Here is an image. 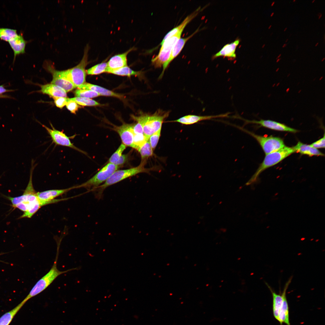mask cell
<instances>
[{
    "mask_svg": "<svg viewBox=\"0 0 325 325\" xmlns=\"http://www.w3.org/2000/svg\"><path fill=\"white\" fill-rule=\"evenodd\" d=\"M34 161L32 159L29 181L23 194L16 197H7L11 201L13 207L23 212L19 218H31L42 207L32 184V173L36 166Z\"/></svg>",
    "mask_w": 325,
    "mask_h": 325,
    "instance_id": "obj_1",
    "label": "cell"
},
{
    "mask_svg": "<svg viewBox=\"0 0 325 325\" xmlns=\"http://www.w3.org/2000/svg\"><path fill=\"white\" fill-rule=\"evenodd\" d=\"M146 161H141L138 166L124 170H116L103 184L91 191L96 192V197L100 198L104 190L110 186L116 184L129 177L142 172L149 173L151 169L144 167Z\"/></svg>",
    "mask_w": 325,
    "mask_h": 325,
    "instance_id": "obj_2",
    "label": "cell"
},
{
    "mask_svg": "<svg viewBox=\"0 0 325 325\" xmlns=\"http://www.w3.org/2000/svg\"><path fill=\"white\" fill-rule=\"evenodd\" d=\"M60 246H57V253L55 260L51 268L45 275L40 279L33 286L29 294L22 301L25 303L31 298L37 295L46 289L60 275L71 271L77 269L74 268L65 271H59L57 268V261Z\"/></svg>",
    "mask_w": 325,
    "mask_h": 325,
    "instance_id": "obj_3",
    "label": "cell"
},
{
    "mask_svg": "<svg viewBox=\"0 0 325 325\" xmlns=\"http://www.w3.org/2000/svg\"><path fill=\"white\" fill-rule=\"evenodd\" d=\"M295 152L292 147L285 146L278 150L265 155L263 161L246 184L248 185L255 182L263 171L277 164Z\"/></svg>",
    "mask_w": 325,
    "mask_h": 325,
    "instance_id": "obj_4",
    "label": "cell"
},
{
    "mask_svg": "<svg viewBox=\"0 0 325 325\" xmlns=\"http://www.w3.org/2000/svg\"><path fill=\"white\" fill-rule=\"evenodd\" d=\"M89 46L85 48L83 56L81 61L76 66L66 70L61 71L66 79L78 88L85 82L86 72L85 68L88 63V53Z\"/></svg>",
    "mask_w": 325,
    "mask_h": 325,
    "instance_id": "obj_5",
    "label": "cell"
},
{
    "mask_svg": "<svg viewBox=\"0 0 325 325\" xmlns=\"http://www.w3.org/2000/svg\"><path fill=\"white\" fill-rule=\"evenodd\" d=\"M169 111L158 110L153 114L141 116L143 123L144 134L149 139L153 133L162 128L163 121L168 117Z\"/></svg>",
    "mask_w": 325,
    "mask_h": 325,
    "instance_id": "obj_6",
    "label": "cell"
},
{
    "mask_svg": "<svg viewBox=\"0 0 325 325\" xmlns=\"http://www.w3.org/2000/svg\"><path fill=\"white\" fill-rule=\"evenodd\" d=\"M236 127L254 138L259 144L265 155L278 150L285 146L283 140L280 138L260 135L242 127L237 126Z\"/></svg>",
    "mask_w": 325,
    "mask_h": 325,
    "instance_id": "obj_7",
    "label": "cell"
},
{
    "mask_svg": "<svg viewBox=\"0 0 325 325\" xmlns=\"http://www.w3.org/2000/svg\"><path fill=\"white\" fill-rule=\"evenodd\" d=\"M119 167L108 163L93 176L85 182L74 186V188L84 187L88 189L89 191H91L104 183Z\"/></svg>",
    "mask_w": 325,
    "mask_h": 325,
    "instance_id": "obj_8",
    "label": "cell"
},
{
    "mask_svg": "<svg viewBox=\"0 0 325 325\" xmlns=\"http://www.w3.org/2000/svg\"><path fill=\"white\" fill-rule=\"evenodd\" d=\"M181 34H178L161 42V48L158 54L152 60V64L156 68L161 67L169 60L173 48Z\"/></svg>",
    "mask_w": 325,
    "mask_h": 325,
    "instance_id": "obj_9",
    "label": "cell"
},
{
    "mask_svg": "<svg viewBox=\"0 0 325 325\" xmlns=\"http://www.w3.org/2000/svg\"><path fill=\"white\" fill-rule=\"evenodd\" d=\"M42 125L50 135L52 143L55 145L69 147L86 154V153L85 152L76 147L71 142L70 139L75 137L76 135L68 137L63 132L55 129L51 124L52 129L44 125Z\"/></svg>",
    "mask_w": 325,
    "mask_h": 325,
    "instance_id": "obj_10",
    "label": "cell"
},
{
    "mask_svg": "<svg viewBox=\"0 0 325 325\" xmlns=\"http://www.w3.org/2000/svg\"><path fill=\"white\" fill-rule=\"evenodd\" d=\"M44 67L52 75L53 79L51 84L61 88L66 92L70 91L75 88L72 83L64 77L61 71L56 70L50 61H45L44 64Z\"/></svg>",
    "mask_w": 325,
    "mask_h": 325,
    "instance_id": "obj_11",
    "label": "cell"
},
{
    "mask_svg": "<svg viewBox=\"0 0 325 325\" xmlns=\"http://www.w3.org/2000/svg\"><path fill=\"white\" fill-rule=\"evenodd\" d=\"M237 118L243 120L245 125L248 124H256L259 125L260 126L273 130L293 133H296L299 132L297 130L289 127L284 124L270 120L262 119L259 121L250 120L245 119L238 116Z\"/></svg>",
    "mask_w": 325,
    "mask_h": 325,
    "instance_id": "obj_12",
    "label": "cell"
},
{
    "mask_svg": "<svg viewBox=\"0 0 325 325\" xmlns=\"http://www.w3.org/2000/svg\"><path fill=\"white\" fill-rule=\"evenodd\" d=\"M73 187L62 189L51 190L37 193V195L42 206L60 201L54 199L73 189Z\"/></svg>",
    "mask_w": 325,
    "mask_h": 325,
    "instance_id": "obj_13",
    "label": "cell"
},
{
    "mask_svg": "<svg viewBox=\"0 0 325 325\" xmlns=\"http://www.w3.org/2000/svg\"><path fill=\"white\" fill-rule=\"evenodd\" d=\"M135 48H131L125 52L115 55L110 58L107 63V67L106 72L116 70L127 66V57L128 54Z\"/></svg>",
    "mask_w": 325,
    "mask_h": 325,
    "instance_id": "obj_14",
    "label": "cell"
},
{
    "mask_svg": "<svg viewBox=\"0 0 325 325\" xmlns=\"http://www.w3.org/2000/svg\"><path fill=\"white\" fill-rule=\"evenodd\" d=\"M133 125L134 124H124L116 129L122 144L126 146L132 147L134 136Z\"/></svg>",
    "mask_w": 325,
    "mask_h": 325,
    "instance_id": "obj_15",
    "label": "cell"
},
{
    "mask_svg": "<svg viewBox=\"0 0 325 325\" xmlns=\"http://www.w3.org/2000/svg\"><path fill=\"white\" fill-rule=\"evenodd\" d=\"M292 279V277H291L286 282L282 294L283 297V302L279 311L278 319V321L281 325L284 323L287 325H290L289 318V308L286 294L287 289L291 282Z\"/></svg>",
    "mask_w": 325,
    "mask_h": 325,
    "instance_id": "obj_16",
    "label": "cell"
},
{
    "mask_svg": "<svg viewBox=\"0 0 325 325\" xmlns=\"http://www.w3.org/2000/svg\"><path fill=\"white\" fill-rule=\"evenodd\" d=\"M229 114V113H227L217 115L205 116L189 115L183 116L176 120L170 122H178L183 124L189 125L202 121L210 120L217 118L228 117Z\"/></svg>",
    "mask_w": 325,
    "mask_h": 325,
    "instance_id": "obj_17",
    "label": "cell"
},
{
    "mask_svg": "<svg viewBox=\"0 0 325 325\" xmlns=\"http://www.w3.org/2000/svg\"><path fill=\"white\" fill-rule=\"evenodd\" d=\"M198 31V29L188 37L185 38H180L178 40L173 48L169 60L163 66L162 71L159 77V79L162 77L166 69L170 62L180 53L186 42Z\"/></svg>",
    "mask_w": 325,
    "mask_h": 325,
    "instance_id": "obj_18",
    "label": "cell"
},
{
    "mask_svg": "<svg viewBox=\"0 0 325 325\" xmlns=\"http://www.w3.org/2000/svg\"><path fill=\"white\" fill-rule=\"evenodd\" d=\"M14 54L13 63L17 56L24 53L27 42L21 34H18L8 42Z\"/></svg>",
    "mask_w": 325,
    "mask_h": 325,
    "instance_id": "obj_19",
    "label": "cell"
},
{
    "mask_svg": "<svg viewBox=\"0 0 325 325\" xmlns=\"http://www.w3.org/2000/svg\"><path fill=\"white\" fill-rule=\"evenodd\" d=\"M240 42V40L237 39L231 43L226 44L218 52L212 56V59H214L221 56L230 59H235L236 57V49Z\"/></svg>",
    "mask_w": 325,
    "mask_h": 325,
    "instance_id": "obj_20",
    "label": "cell"
},
{
    "mask_svg": "<svg viewBox=\"0 0 325 325\" xmlns=\"http://www.w3.org/2000/svg\"><path fill=\"white\" fill-rule=\"evenodd\" d=\"M202 10V9H201V7H199L192 13L188 15L180 25L174 28L167 33L163 38L162 42H163L167 39L178 34H181L183 29L187 24L196 17Z\"/></svg>",
    "mask_w": 325,
    "mask_h": 325,
    "instance_id": "obj_21",
    "label": "cell"
},
{
    "mask_svg": "<svg viewBox=\"0 0 325 325\" xmlns=\"http://www.w3.org/2000/svg\"><path fill=\"white\" fill-rule=\"evenodd\" d=\"M78 88L92 90L97 92L100 96H111L119 98H122L123 97L122 94L114 92L102 87L86 82L79 87Z\"/></svg>",
    "mask_w": 325,
    "mask_h": 325,
    "instance_id": "obj_22",
    "label": "cell"
},
{
    "mask_svg": "<svg viewBox=\"0 0 325 325\" xmlns=\"http://www.w3.org/2000/svg\"><path fill=\"white\" fill-rule=\"evenodd\" d=\"M295 152L301 154L306 155L310 156H324V154L317 149L311 146L299 141L297 144L293 147Z\"/></svg>",
    "mask_w": 325,
    "mask_h": 325,
    "instance_id": "obj_23",
    "label": "cell"
},
{
    "mask_svg": "<svg viewBox=\"0 0 325 325\" xmlns=\"http://www.w3.org/2000/svg\"><path fill=\"white\" fill-rule=\"evenodd\" d=\"M41 91L43 94L53 97L66 98L67 92L61 88L52 84L40 85Z\"/></svg>",
    "mask_w": 325,
    "mask_h": 325,
    "instance_id": "obj_24",
    "label": "cell"
},
{
    "mask_svg": "<svg viewBox=\"0 0 325 325\" xmlns=\"http://www.w3.org/2000/svg\"><path fill=\"white\" fill-rule=\"evenodd\" d=\"M265 283L271 293L273 297V314L275 318L278 320L279 311L283 302L282 295L276 293L268 283L266 282Z\"/></svg>",
    "mask_w": 325,
    "mask_h": 325,
    "instance_id": "obj_25",
    "label": "cell"
},
{
    "mask_svg": "<svg viewBox=\"0 0 325 325\" xmlns=\"http://www.w3.org/2000/svg\"><path fill=\"white\" fill-rule=\"evenodd\" d=\"M25 304L22 301L12 310L3 314L0 317V325H9L15 315Z\"/></svg>",
    "mask_w": 325,
    "mask_h": 325,
    "instance_id": "obj_26",
    "label": "cell"
},
{
    "mask_svg": "<svg viewBox=\"0 0 325 325\" xmlns=\"http://www.w3.org/2000/svg\"><path fill=\"white\" fill-rule=\"evenodd\" d=\"M139 152L141 159V161H146L147 158L153 154V150L150 144L149 140L140 147L138 150Z\"/></svg>",
    "mask_w": 325,
    "mask_h": 325,
    "instance_id": "obj_27",
    "label": "cell"
},
{
    "mask_svg": "<svg viewBox=\"0 0 325 325\" xmlns=\"http://www.w3.org/2000/svg\"><path fill=\"white\" fill-rule=\"evenodd\" d=\"M18 34L16 29L0 27V39L4 41L8 42Z\"/></svg>",
    "mask_w": 325,
    "mask_h": 325,
    "instance_id": "obj_28",
    "label": "cell"
},
{
    "mask_svg": "<svg viewBox=\"0 0 325 325\" xmlns=\"http://www.w3.org/2000/svg\"><path fill=\"white\" fill-rule=\"evenodd\" d=\"M67 100V102L70 100L74 101L77 104L83 106H95L100 105L98 102L88 98L76 97L72 98H68Z\"/></svg>",
    "mask_w": 325,
    "mask_h": 325,
    "instance_id": "obj_29",
    "label": "cell"
},
{
    "mask_svg": "<svg viewBox=\"0 0 325 325\" xmlns=\"http://www.w3.org/2000/svg\"><path fill=\"white\" fill-rule=\"evenodd\" d=\"M108 73L119 76H137L139 74V72L133 70L128 66L110 71Z\"/></svg>",
    "mask_w": 325,
    "mask_h": 325,
    "instance_id": "obj_30",
    "label": "cell"
},
{
    "mask_svg": "<svg viewBox=\"0 0 325 325\" xmlns=\"http://www.w3.org/2000/svg\"><path fill=\"white\" fill-rule=\"evenodd\" d=\"M76 97L86 98H92L100 96L97 92L88 89H78L75 91Z\"/></svg>",
    "mask_w": 325,
    "mask_h": 325,
    "instance_id": "obj_31",
    "label": "cell"
},
{
    "mask_svg": "<svg viewBox=\"0 0 325 325\" xmlns=\"http://www.w3.org/2000/svg\"><path fill=\"white\" fill-rule=\"evenodd\" d=\"M107 67V63L103 62L96 65L88 69L86 71L88 74L96 75L106 72Z\"/></svg>",
    "mask_w": 325,
    "mask_h": 325,
    "instance_id": "obj_32",
    "label": "cell"
},
{
    "mask_svg": "<svg viewBox=\"0 0 325 325\" xmlns=\"http://www.w3.org/2000/svg\"><path fill=\"white\" fill-rule=\"evenodd\" d=\"M126 147L122 143V144L110 158L108 163L116 166L117 162L122 155L123 152L125 149Z\"/></svg>",
    "mask_w": 325,
    "mask_h": 325,
    "instance_id": "obj_33",
    "label": "cell"
},
{
    "mask_svg": "<svg viewBox=\"0 0 325 325\" xmlns=\"http://www.w3.org/2000/svg\"><path fill=\"white\" fill-rule=\"evenodd\" d=\"M148 140L144 134H134L132 148L138 150Z\"/></svg>",
    "mask_w": 325,
    "mask_h": 325,
    "instance_id": "obj_34",
    "label": "cell"
},
{
    "mask_svg": "<svg viewBox=\"0 0 325 325\" xmlns=\"http://www.w3.org/2000/svg\"><path fill=\"white\" fill-rule=\"evenodd\" d=\"M161 128L152 134L148 139L150 146L154 150L156 148L160 136Z\"/></svg>",
    "mask_w": 325,
    "mask_h": 325,
    "instance_id": "obj_35",
    "label": "cell"
},
{
    "mask_svg": "<svg viewBox=\"0 0 325 325\" xmlns=\"http://www.w3.org/2000/svg\"><path fill=\"white\" fill-rule=\"evenodd\" d=\"M54 100L55 104L56 106L60 108H62L66 105L67 103V98L64 97H53Z\"/></svg>",
    "mask_w": 325,
    "mask_h": 325,
    "instance_id": "obj_36",
    "label": "cell"
},
{
    "mask_svg": "<svg viewBox=\"0 0 325 325\" xmlns=\"http://www.w3.org/2000/svg\"><path fill=\"white\" fill-rule=\"evenodd\" d=\"M66 105L67 108L73 113H75L79 107L76 103L71 100L68 101Z\"/></svg>",
    "mask_w": 325,
    "mask_h": 325,
    "instance_id": "obj_37",
    "label": "cell"
},
{
    "mask_svg": "<svg viewBox=\"0 0 325 325\" xmlns=\"http://www.w3.org/2000/svg\"><path fill=\"white\" fill-rule=\"evenodd\" d=\"M311 146L316 148L317 149V148H325V134H324L323 136V138H321L318 140L313 143L311 144H310Z\"/></svg>",
    "mask_w": 325,
    "mask_h": 325,
    "instance_id": "obj_38",
    "label": "cell"
},
{
    "mask_svg": "<svg viewBox=\"0 0 325 325\" xmlns=\"http://www.w3.org/2000/svg\"><path fill=\"white\" fill-rule=\"evenodd\" d=\"M128 154H122L119 159L117 162L116 166H120L125 164L128 160Z\"/></svg>",
    "mask_w": 325,
    "mask_h": 325,
    "instance_id": "obj_39",
    "label": "cell"
},
{
    "mask_svg": "<svg viewBox=\"0 0 325 325\" xmlns=\"http://www.w3.org/2000/svg\"><path fill=\"white\" fill-rule=\"evenodd\" d=\"M15 90H16L7 89L5 88L4 85H0V95L6 92L14 91Z\"/></svg>",
    "mask_w": 325,
    "mask_h": 325,
    "instance_id": "obj_40",
    "label": "cell"
},
{
    "mask_svg": "<svg viewBox=\"0 0 325 325\" xmlns=\"http://www.w3.org/2000/svg\"><path fill=\"white\" fill-rule=\"evenodd\" d=\"M0 98H8L15 99L14 97L7 94H0Z\"/></svg>",
    "mask_w": 325,
    "mask_h": 325,
    "instance_id": "obj_41",
    "label": "cell"
},
{
    "mask_svg": "<svg viewBox=\"0 0 325 325\" xmlns=\"http://www.w3.org/2000/svg\"><path fill=\"white\" fill-rule=\"evenodd\" d=\"M317 15L318 16V19H319L322 16V14L321 13L319 12L317 14Z\"/></svg>",
    "mask_w": 325,
    "mask_h": 325,
    "instance_id": "obj_42",
    "label": "cell"
},
{
    "mask_svg": "<svg viewBox=\"0 0 325 325\" xmlns=\"http://www.w3.org/2000/svg\"><path fill=\"white\" fill-rule=\"evenodd\" d=\"M288 43H288L287 44H285V43L282 46V47H286V46L287 45V44H288Z\"/></svg>",
    "mask_w": 325,
    "mask_h": 325,
    "instance_id": "obj_43",
    "label": "cell"
},
{
    "mask_svg": "<svg viewBox=\"0 0 325 325\" xmlns=\"http://www.w3.org/2000/svg\"><path fill=\"white\" fill-rule=\"evenodd\" d=\"M274 12H272V13H271V15H270V16H271V17H272V16H273V15H274Z\"/></svg>",
    "mask_w": 325,
    "mask_h": 325,
    "instance_id": "obj_44",
    "label": "cell"
},
{
    "mask_svg": "<svg viewBox=\"0 0 325 325\" xmlns=\"http://www.w3.org/2000/svg\"><path fill=\"white\" fill-rule=\"evenodd\" d=\"M275 1H274V2H272V4H271V6H273V5H274V3H275Z\"/></svg>",
    "mask_w": 325,
    "mask_h": 325,
    "instance_id": "obj_45",
    "label": "cell"
},
{
    "mask_svg": "<svg viewBox=\"0 0 325 325\" xmlns=\"http://www.w3.org/2000/svg\"><path fill=\"white\" fill-rule=\"evenodd\" d=\"M281 54H279V55H278V57H277V58H276V59H277V58H279V57H280V56H281Z\"/></svg>",
    "mask_w": 325,
    "mask_h": 325,
    "instance_id": "obj_46",
    "label": "cell"
},
{
    "mask_svg": "<svg viewBox=\"0 0 325 325\" xmlns=\"http://www.w3.org/2000/svg\"><path fill=\"white\" fill-rule=\"evenodd\" d=\"M271 26H272V25H270L269 26V27H268V29H270L271 28Z\"/></svg>",
    "mask_w": 325,
    "mask_h": 325,
    "instance_id": "obj_47",
    "label": "cell"
},
{
    "mask_svg": "<svg viewBox=\"0 0 325 325\" xmlns=\"http://www.w3.org/2000/svg\"><path fill=\"white\" fill-rule=\"evenodd\" d=\"M318 43H318V42H317V43H316V45H315V46H317V45H318Z\"/></svg>",
    "mask_w": 325,
    "mask_h": 325,
    "instance_id": "obj_48",
    "label": "cell"
},
{
    "mask_svg": "<svg viewBox=\"0 0 325 325\" xmlns=\"http://www.w3.org/2000/svg\"><path fill=\"white\" fill-rule=\"evenodd\" d=\"M287 29V27L285 28V29H284V31H285Z\"/></svg>",
    "mask_w": 325,
    "mask_h": 325,
    "instance_id": "obj_49",
    "label": "cell"
},
{
    "mask_svg": "<svg viewBox=\"0 0 325 325\" xmlns=\"http://www.w3.org/2000/svg\"><path fill=\"white\" fill-rule=\"evenodd\" d=\"M281 59V58H279V59H278V60H277V62L278 61H279V60H280V59Z\"/></svg>",
    "mask_w": 325,
    "mask_h": 325,
    "instance_id": "obj_50",
    "label": "cell"
},
{
    "mask_svg": "<svg viewBox=\"0 0 325 325\" xmlns=\"http://www.w3.org/2000/svg\"><path fill=\"white\" fill-rule=\"evenodd\" d=\"M288 39H286V41L285 42H287V41H288Z\"/></svg>",
    "mask_w": 325,
    "mask_h": 325,
    "instance_id": "obj_51",
    "label": "cell"
},
{
    "mask_svg": "<svg viewBox=\"0 0 325 325\" xmlns=\"http://www.w3.org/2000/svg\"><path fill=\"white\" fill-rule=\"evenodd\" d=\"M315 1V0H313V1H312V3H313V2H314V1Z\"/></svg>",
    "mask_w": 325,
    "mask_h": 325,
    "instance_id": "obj_52",
    "label": "cell"
},
{
    "mask_svg": "<svg viewBox=\"0 0 325 325\" xmlns=\"http://www.w3.org/2000/svg\"><path fill=\"white\" fill-rule=\"evenodd\" d=\"M273 32H272V33H271V34H270V36H271V35H272V34H273Z\"/></svg>",
    "mask_w": 325,
    "mask_h": 325,
    "instance_id": "obj_53",
    "label": "cell"
},
{
    "mask_svg": "<svg viewBox=\"0 0 325 325\" xmlns=\"http://www.w3.org/2000/svg\"><path fill=\"white\" fill-rule=\"evenodd\" d=\"M325 34H324V39H325Z\"/></svg>",
    "mask_w": 325,
    "mask_h": 325,
    "instance_id": "obj_54",
    "label": "cell"
},
{
    "mask_svg": "<svg viewBox=\"0 0 325 325\" xmlns=\"http://www.w3.org/2000/svg\"><path fill=\"white\" fill-rule=\"evenodd\" d=\"M324 58H323V59L322 60V61H323V60H324Z\"/></svg>",
    "mask_w": 325,
    "mask_h": 325,
    "instance_id": "obj_55",
    "label": "cell"
},
{
    "mask_svg": "<svg viewBox=\"0 0 325 325\" xmlns=\"http://www.w3.org/2000/svg\"><path fill=\"white\" fill-rule=\"evenodd\" d=\"M295 1H296V0H293V2H295Z\"/></svg>",
    "mask_w": 325,
    "mask_h": 325,
    "instance_id": "obj_56",
    "label": "cell"
},
{
    "mask_svg": "<svg viewBox=\"0 0 325 325\" xmlns=\"http://www.w3.org/2000/svg\"><path fill=\"white\" fill-rule=\"evenodd\" d=\"M291 35H292V34H291L289 36H290Z\"/></svg>",
    "mask_w": 325,
    "mask_h": 325,
    "instance_id": "obj_57",
    "label": "cell"
},
{
    "mask_svg": "<svg viewBox=\"0 0 325 325\" xmlns=\"http://www.w3.org/2000/svg\"><path fill=\"white\" fill-rule=\"evenodd\" d=\"M265 45H263V46H264Z\"/></svg>",
    "mask_w": 325,
    "mask_h": 325,
    "instance_id": "obj_58",
    "label": "cell"
}]
</instances>
